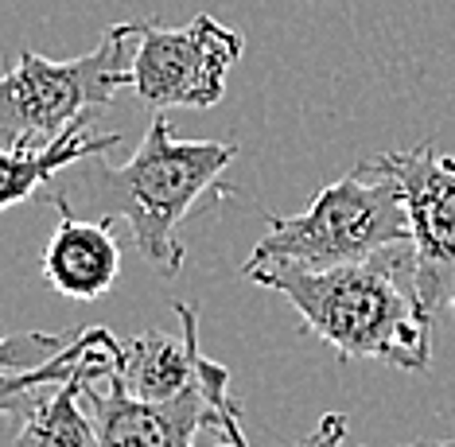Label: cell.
Here are the masks:
<instances>
[{
	"instance_id": "cell-2",
	"label": "cell",
	"mask_w": 455,
	"mask_h": 447,
	"mask_svg": "<svg viewBox=\"0 0 455 447\" xmlns=\"http://www.w3.org/2000/svg\"><path fill=\"white\" fill-rule=\"evenodd\" d=\"M245 276L284 296L339 362H381L401 373H428L432 315L417 296L409 242L355 265L299 268L265 261L245 265Z\"/></svg>"
},
{
	"instance_id": "cell-6",
	"label": "cell",
	"mask_w": 455,
	"mask_h": 447,
	"mask_svg": "<svg viewBox=\"0 0 455 447\" xmlns=\"http://www.w3.org/2000/svg\"><path fill=\"white\" fill-rule=\"evenodd\" d=\"M242 31L226 28L211 12H199L183 28H160L156 20H137L132 51V93L164 109H211L222 101L226 78L242 59Z\"/></svg>"
},
{
	"instance_id": "cell-3",
	"label": "cell",
	"mask_w": 455,
	"mask_h": 447,
	"mask_svg": "<svg viewBox=\"0 0 455 447\" xmlns=\"http://www.w3.org/2000/svg\"><path fill=\"white\" fill-rule=\"evenodd\" d=\"M405 191L374 160L331 180L299 214H268V230L245 265L284 261L299 268L355 265L409 242Z\"/></svg>"
},
{
	"instance_id": "cell-12",
	"label": "cell",
	"mask_w": 455,
	"mask_h": 447,
	"mask_svg": "<svg viewBox=\"0 0 455 447\" xmlns=\"http://www.w3.org/2000/svg\"><path fill=\"white\" fill-rule=\"evenodd\" d=\"M90 378L63 381L51 393L32 401V409L20 417L16 447H98V428L90 417L86 401H82V386Z\"/></svg>"
},
{
	"instance_id": "cell-11",
	"label": "cell",
	"mask_w": 455,
	"mask_h": 447,
	"mask_svg": "<svg viewBox=\"0 0 455 447\" xmlns=\"http://www.w3.org/2000/svg\"><path fill=\"white\" fill-rule=\"evenodd\" d=\"M117 342L121 339H113L109 327H82L78 339L59 358H51L47 366L0 378V417H24L44 386H63V381L75 378H106L113 370V358H117Z\"/></svg>"
},
{
	"instance_id": "cell-5",
	"label": "cell",
	"mask_w": 455,
	"mask_h": 447,
	"mask_svg": "<svg viewBox=\"0 0 455 447\" xmlns=\"http://www.w3.org/2000/svg\"><path fill=\"white\" fill-rule=\"evenodd\" d=\"M82 401L94 417L98 447H250L226 366L175 401H137L113 373L86 381Z\"/></svg>"
},
{
	"instance_id": "cell-14",
	"label": "cell",
	"mask_w": 455,
	"mask_h": 447,
	"mask_svg": "<svg viewBox=\"0 0 455 447\" xmlns=\"http://www.w3.org/2000/svg\"><path fill=\"white\" fill-rule=\"evenodd\" d=\"M299 447H347V417L343 412H327V417L319 420V428Z\"/></svg>"
},
{
	"instance_id": "cell-9",
	"label": "cell",
	"mask_w": 455,
	"mask_h": 447,
	"mask_svg": "<svg viewBox=\"0 0 455 447\" xmlns=\"http://www.w3.org/2000/svg\"><path fill=\"white\" fill-rule=\"evenodd\" d=\"M121 276V245L113 237V222L98 218L59 214L55 234L44 249V280L59 296L90 304L101 299Z\"/></svg>"
},
{
	"instance_id": "cell-8",
	"label": "cell",
	"mask_w": 455,
	"mask_h": 447,
	"mask_svg": "<svg viewBox=\"0 0 455 447\" xmlns=\"http://www.w3.org/2000/svg\"><path fill=\"white\" fill-rule=\"evenodd\" d=\"M175 319H180V335L144 331V335H132L129 342H117V358H113L109 373L129 397L175 401L222 370L199 347V307L175 304Z\"/></svg>"
},
{
	"instance_id": "cell-7",
	"label": "cell",
	"mask_w": 455,
	"mask_h": 447,
	"mask_svg": "<svg viewBox=\"0 0 455 447\" xmlns=\"http://www.w3.org/2000/svg\"><path fill=\"white\" fill-rule=\"evenodd\" d=\"M374 164L405 191L420 304L432 319L455 311V152H440L428 140L409 152H381Z\"/></svg>"
},
{
	"instance_id": "cell-1",
	"label": "cell",
	"mask_w": 455,
	"mask_h": 447,
	"mask_svg": "<svg viewBox=\"0 0 455 447\" xmlns=\"http://www.w3.org/2000/svg\"><path fill=\"white\" fill-rule=\"evenodd\" d=\"M234 160L237 144L180 140L172 132V121L156 113L129 164L113 168L106 152H94L59 172L47 199L59 214L125 222L144 261L160 276H180L188 261L180 226L206 191L230 195L222 175Z\"/></svg>"
},
{
	"instance_id": "cell-13",
	"label": "cell",
	"mask_w": 455,
	"mask_h": 447,
	"mask_svg": "<svg viewBox=\"0 0 455 447\" xmlns=\"http://www.w3.org/2000/svg\"><path fill=\"white\" fill-rule=\"evenodd\" d=\"M78 331H20V335H0V378L12 373H32L59 358Z\"/></svg>"
},
{
	"instance_id": "cell-15",
	"label": "cell",
	"mask_w": 455,
	"mask_h": 447,
	"mask_svg": "<svg viewBox=\"0 0 455 447\" xmlns=\"http://www.w3.org/2000/svg\"><path fill=\"white\" fill-rule=\"evenodd\" d=\"M401 447H455V440H417V443H401Z\"/></svg>"
},
{
	"instance_id": "cell-10",
	"label": "cell",
	"mask_w": 455,
	"mask_h": 447,
	"mask_svg": "<svg viewBox=\"0 0 455 447\" xmlns=\"http://www.w3.org/2000/svg\"><path fill=\"white\" fill-rule=\"evenodd\" d=\"M113 144H121L117 132L98 137L86 124L70 129L67 137H59L47 148H16V144H4L0 148V211H12V206L28 203L39 187H47L63 168L86 160L94 152H106Z\"/></svg>"
},
{
	"instance_id": "cell-4",
	"label": "cell",
	"mask_w": 455,
	"mask_h": 447,
	"mask_svg": "<svg viewBox=\"0 0 455 447\" xmlns=\"http://www.w3.org/2000/svg\"><path fill=\"white\" fill-rule=\"evenodd\" d=\"M137 20L113 24L106 39L78 59H47L20 51L16 67L0 75V140L16 148H47L90 113L109 106L121 86H132Z\"/></svg>"
}]
</instances>
